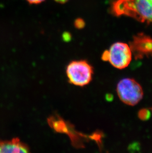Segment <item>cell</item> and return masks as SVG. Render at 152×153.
I'll use <instances>...</instances> for the list:
<instances>
[{"instance_id":"8992f818","label":"cell","mask_w":152,"mask_h":153,"mask_svg":"<svg viewBox=\"0 0 152 153\" xmlns=\"http://www.w3.org/2000/svg\"><path fill=\"white\" fill-rule=\"evenodd\" d=\"M29 148L18 138L10 141H0V153H27Z\"/></svg>"},{"instance_id":"30bf717a","label":"cell","mask_w":152,"mask_h":153,"mask_svg":"<svg viewBox=\"0 0 152 153\" xmlns=\"http://www.w3.org/2000/svg\"><path fill=\"white\" fill-rule=\"evenodd\" d=\"M45 1V0H27V1L31 4H39Z\"/></svg>"},{"instance_id":"5b68a950","label":"cell","mask_w":152,"mask_h":153,"mask_svg":"<svg viewBox=\"0 0 152 153\" xmlns=\"http://www.w3.org/2000/svg\"><path fill=\"white\" fill-rule=\"evenodd\" d=\"M131 48L137 59L144 56L152 57V38L143 33L138 34L133 38Z\"/></svg>"},{"instance_id":"277c9868","label":"cell","mask_w":152,"mask_h":153,"mask_svg":"<svg viewBox=\"0 0 152 153\" xmlns=\"http://www.w3.org/2000/svg\"><path fill=\"white\" fill-rule=\"evenodd\" d=\"M117 92L120 100L129 105H136L143 97L142 87L132 78H123L120 80L117 86Z\"/></svg>"},{"instance_id":"9c48e42d","label":"cell","mask_w":152,"mask_h":153,"mask_svg":"<svg viewBox=\"0 0 152 153\" xmlns=\"http://www.w3.org/2000/svg\"><path fill=\"white\" fill-rule=\"evenodd\" d=\"M62 38H63L64 40L66 41H69L71 39V35L70 33H69V32H65L63 34Z\"/></svg>"},{"instance_id":"52a82bcc","label":"cell","mask_w":152,"mask_h":153,"mask_svg":"<svg viewBox=\"0 0 152 153\" xmlns=\"http://www.w3.org/2000/svg\"><path fill=\"white\" fill-rule=\"evenodd\" d=\"M151 111L147 108L141 109L138 113V116L140 120L143 121H146L151 117Z\"/></svg>"},{"instance_id":"7a4b0ae2","label":"cell","mask_w":152,"mask_h":153,"mask_svg":"<svg viewBox=\"0 0 152 153\" xmlns=\"http://www.w3.org/2000/svg\"><path fill=\"white\" fill-rule=\"evenodd\" d=\"M105 62L109 61L115 68L122 69L128 67L132 59V51L127 44L116 42L108 50L103 52L101 57Z\"/></svg>"},{"instance_id":"6da1fadb","label":"cell","mask_w":152,"mask_h":153,"mask_svg":"<svg viewBox=\"0 0 152 153\" xmlns=\"http://www.w3.org/2000/svg\"><path fill=\"white\" fill-rule=\"evenodd\" d=\"M111 10L116 16H126L142 22L152 23V0H116Z\"/></svg>"},{"instance_id":"ba28073f","label":"cell","mask_w":152,"mask_h":153,"mask_svg":"<svg viewBox=\"0 0 152 153\" xmlns=\"http://www.w3.org/2000/svg\"><path fill=\"white\" fill-rule=\"evenodd\" d=\"M74 25L75 27L77 29H80L83 28L85 26V22L83 19L80 18L76 19L74 22Z\"/></svg>"},{"instance_id":"3957f363","label":"cell","mask_w":152,"mask_h":153,"mask_svg":"<svg viewBox=\"0 0 152 153\" xmlns=\"http://www.w3.org/2000/svg\"><path fill=\"white\" fill-rule=\"evenodd\" d=\"M93 68L84 60L73 61L68 65L66 74L69 82L78 86H85L91 81Z\"/></svg>"},{"instance_id":"8fae6325","label":"cell","mask_w":152,"mask_h":153,"mask_svg":"<svg viewBox=\"0 0 152 153\" xmlns=\"http://www.w3.org/2000/svg\"><path fill=\"white\" fill-rule=\"evenodd\" d=\"M55 1L57 3H60V4H64V3L67 2L69 0H55Z\"/></svg>"}]
</instances>
